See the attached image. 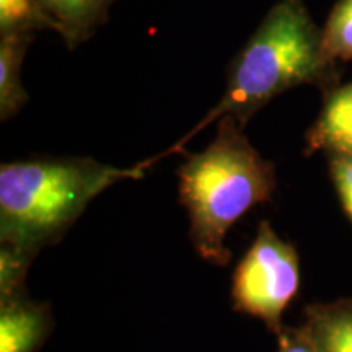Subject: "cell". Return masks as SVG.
<instances>
[{"label":"cell","instance_id":"6da1fadb","mask_svg":"<svg viewBox=\"0 0 352 352\" xmlns=\"http://www.w3.org/2000/svg\"><path fill=\"white\" fill-rule=\"evenodd\" d=\"M338 64L324 54L321 28L303 0H277L227 72L226 94L184 138L160 155L140 162L148 170L160 158L182 152L189 139L212 122L232 116L245 127L276 96L300 85L327 91L338 87Z\"/></svg>","mask_w":352,"mask_h":352},{"label":"cell","instance_id":"7a4b0ae2","mask_svg":"<svg viewBox=\"0 0 352 352\" xmlns=\"http://www.w3.org/2000/svg\"><path fill=\"white\" fill-rule=\"evenodd\" d=\"M90 157H36L0 166V241L38 256L56 245L91 201L113 184L144 178Z\"/></svg>","mask_w":352,"mask_h":352},{"label":"cell","instance_id":"3957f363","mask_svg":"<svg viewBox=\"0 0 352 352\" xmlns=\"http://www.w3.org/2000/svg\"><path fill=\"white\" fill-rule=\"evenodd\" d=\"M274 165L245 135L235 118L217 121V134L202 152L188 153L178 168L179 202L189 217V240L197 254L227 266L226 236L254 206L274 195Z\"/></svg>","mask_w":352,"mask_h":352},{"label":"cell","instance_id":"277c9868","mask_svg":"<svg viewBox=\"0 0 352 352\" xmlns=\"http://www.w3.org/2000/svg\"><path fill=\"white\" fill-rule=\"evenodd\" d=\"M300 267L296 248L280 239L267 220L233 272L232 300L240 314L254 316L279 333L284 310L296 297Z\"/></svg>","mask_w":352,"mask_h":352},{"label":"cell","instance_id":"5b68a950","mask_svg":"<svg viewBox=\"0 0 352 352\" xmlns=\"http://www.w3.org/2000/svg\"><path fill=\"white\" fill-rule=\"evenodd\" d=\"M54 328L50 303H38L19 290L0 298V352H36Z\"/></svg>","mask_w":352,"mask_h":352},{"label":"cell","instance_id":"8992f818","mask_svg":"<svg viewBox=\"0 0 352 352\" xmlns=\"http://www.w3.org/2000/svg\"><path fill=\"white\" fill-rule=\"evenodd\" d=\"M307 151L352 155V82L324 94L323 108L307 132Z\"/></svg>","mask_w":352,"mask_h":352},{"label":"cell","instance_id":"52a82bcc","mask_svg":"<svg viewBox=\"0 0 352 352\" xmlns=\"http://www.w3.org/2000/svg\"><path fill=\"white\" fill-rule=\"evenodd\" d=\"M116 0H39L51 30L60 34L70 51L77 50L109 19Z\"/></svg>","mask_w":352,"mask_h":352},{"label":"cell","instance_id":"ba28073f","mask_svg":"<svg viewBox=\"0 0 352 352\" xmlns=\"http://www.w3.org/2000/svg\"><path fill=\"white\" fill-rule=\"evenodd\" d=\"M36 33L0 34V120L8 121L19 114L28 94L21 85V67Z\"/></svg>","mask_w":352,"mask_h":352},{"label":"cell","instance_id":"9c48e42d","mask_svg":"<svg viewBox=\"0 0 352 352\" xmlns=\"http://www.w3.org/2000/svg\"><path fill=\"white\" fill-rule=\"evenodd\" d=\"M307 333L320 352H352V307L316 308Z\"/></svg>","mask_w":352,"mask_h":352},{"label":"cell","instance_id":"30bf717a","mask_svg":"<svg viewBox=\"0 0 352 352\" xmlns=\"http://www.w3.org/2000/svg\"><path fill=\"white\" fill-rule=\"evenodd\" d=\"M323 50L334 64L352 59V0H336L321 28Z\"/></svg>","mask_w":352,"mask_h":352},{"label":"cell","instance_id":"8fae6325","mask_svg":"<svg viewBox=\"0 0 352 352\" xmlns=\"http://www.w3.org/2000/svg\"><path fill=\"white\" fill-rule=\"evenodd\" d=\"M51 30L39 0H0V34Z\"/></svg>","mask_w":352,"mask_h":352},{"label":"cell","instance_id":"7c38bea8","mask_svg":"<svg viewBox=\"0 0 352 352\" xmlns=\"http://www.w3.org/2000/svg\"><path fill=\"white\" fill-rule=\"evenodd\" d=\"M32 253L12 245L0 248V298L25 289V277L34 261Z\"/></svg>","mask_w":352,"mask_h":352},{"label":"cell","instance_id":"4fadbf2b","mask_svg":"<svg viewBox=\"0 0 352 352\" xmlns=\"http://www.w3.org/2000/svg\"><path fill=\"white\" fill-rule=\"evenodd\" d=\"M329 170L342 209L352 220V155H329Z\"/></svg>","mask_w":352,"mask_h":352},{"label":"cell","instance_id":"5bb4252c","mask_svg":"<svg viewBox=\"0 0 352 352\" xmlns=\"http://www.w3.org/2000/svg\"><path fill=\"white\" fill-rule=\"evenodd\" d=\"M277 352H320L307 331H279Z\"/></svg>","mask_w":352,"mask_h":352}]
</instances>
